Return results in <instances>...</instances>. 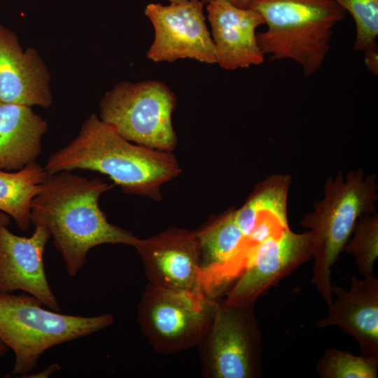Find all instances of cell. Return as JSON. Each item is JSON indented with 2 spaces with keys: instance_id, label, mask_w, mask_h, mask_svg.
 <instances>
[{
  "instance_id": "obj_1",
  "label": "cell",
  "mask_w": 378,
  "mask_h": 378,
  "mask_svg": "<svg viewBox=\"0 0 378 378\" xmlns=\"http://www.w3.org/2000/svg\"><path fill=\"white\" fill-rule=\"evenodd\" d=\"M113 186L71 171L48 174L31 204L30 220L46 228L61 253L68 274L75 276L93 247L103 244L134 246L138 238L110 223L99 206Z\"/></svg>"
},
{
  "instance_id": "obj_2",
  "label": "cell",
  "mask_w": 378,
  "mask_h": 378,
  "mask_svg": "<svg viewBox=\"0 0 378 378\" xmlns=\"http://www.w3.org/2000/svg\"><path fill=\"white\" fill-rule=\"evenodd\" d=\"M44 169L48 174L96 171L107 175L125 193L155 201L162 200L161 186L181 172L172 152L132 144L94 114L72 141L50 155Z\"/></svg>"
},
{
  "instance_id": "obj_3",
  "label": "cell",
  "mask_w": 378,
  "mask_h": 378,
  "mask_svg": "<svg viewBox=\"0 0 378 378\" xmlns=\"http://www.w3.org/2000/svg\"><path fill=\"white\" fill-rule=\"evenodd\" d=\"M374 174L364 177L361 168L328 178L324 197L314 204V211L305 215L301 225L314 237L312 284L329 306L334 300L331 268L351 237L357 220L376 213L378 199Z\"/></svg>"
},
{
  "instance_id": "obj_4",
  "label": "cell",
  "mask_w": 378,
  "mask_h": 378,
  "mask_svg": "<svg viewBox=\"0 0 378 378\" xmlns=\"http://www.w3.org/2000/svg\"><path fill=\"white\" fill-rule=\"evenodd\" d=\"M251 8L267 26L256 34L262 53L271 60L295 62L305 76L321 69L334 27L345 17L333 0H254Z\"/></svg>"
},
{
  "instance_id": "obj_5",
  "label": "cell",
  "mask_w": 378,
  "mask_h": 378,
  "mask_svg": "<svg viewBox=\"0 0 378 378\" xmlns=\"http://www.w3.org/2000/svg\"><path fill=\"white\" fill-rule=\"evenodd\" d=\"M35 297L23 293H0V340L15 354L12 375L27 374L36 368L50 348L99 331L113 323L110 314L80 316L42 307Z\"/></svg>"
},
{
  "instance_id": "obj_6",
  "label": "cell",
  "mask_w": 378,
  "mask_h": 378,
  "mask_svg": "<svg viewBox=\"0 0 378 378\" xmlns=\"http://www.w3.org/2000/svg\"><path fill=\"white\" fill-rule=\"evenodd\" d=\"M176 97L164 83L120 82L100 103V119L129 141L172 152L177 145L172 124Z\"/></svg>"
},
{
  "instance_id": "obj_7",
  "label": "cell",
  "mask_w": 378,
  "mask_h": 378,
  "mask_svg": "<svg viewBox=\"0 0 378 378\" xmlns=\"http://www.w3.org/2000/svg\"><path fill=\"white\" fill-rule=\"evenodd\" d=\"M219 304L203 293L149 283L138 306L137 320L155 351L174 354L201 343Z\"/></svg>"
},
{
  "instance_id": "obj_8",
  "label": "cell",
  "mask_w": 378,
  "mask_h": 378,
  "mask_svg": "<svg viewBox=\"0 0 378 378\" xmlns=\"http://www.w3.org/2000/svg\"><path fill=\"white\" fill-rule=\"evenodd\" d=\"M254 304H219L210 328L200 344L207 377L253 378L260 374L262 337Z\"/></svg>"
},
{
  "instance_id": "obj_9",
  "label": "cell",
  "mask_w": 378,
  "mask_h": 378,
  "mask_svg": "<svg viewBox=\"0 0 378 378\" xmlns=\"http://www.w3.org/2000/svg\"><path fill=\"white\" fill-rule=\"evenodd\" d=\"M203 8L204 2L200 0H186L167 6L148 4L144 13L154 29L148 58L156 62L189 58L216 64L215 46Z\"/></svg>"
},
{
  "instance_id": "obj_10",
  "label": "cell",
  "mask_w": 378,
  "mask_h": 378,
  "mask_svg": "<svg viewBox=\"0 0 378 378\" xmlns=\"http://www.w3.org/2000/svg\"><path fill=\"white\" fill-rule=\"evenodd\" d=\"M314 237L310 231L285 230L253 246L246 266L227 292L223 303L240 306L257 298L305 262L313 258Z\"/></svg>"
},
{
  "instance_id": "obj_11",
  "label": "cell",
  "mask_w": 378,
  "mask_h": 378,
  "mask_svg": "<svg viewBox=\"0 0 378 378\" xmlns=\"http://www.w3.org/2000/svg\"><path fill=\"white\" fill-rule=\"evenodd\" d=\"M229 209L194 231L200 249L201 288L216 300L244 270L253 247Z\"/></svg>"
},
{
  "instance_id": "obj_12",
  "label": "cell",
  "mask_w": 378,
  "mask_h": 378,
  "mask_svg": "<svg viewBox=\"0 0 378 378\" xmlns=\"http://www.w3.org/2000/svg\"><path fill=\"white\" fill-rule=\"evenodd\" d=\"M134 247L149 283L169 289L203 293L195 232L170 227L150 237L138 239Z\"/></svg>"
},
{
  "instance_id": "obj_13",
  "label": "cell",
  "mask_w": 378,
  "mask_h": 378,
  "mask_svg": "<svg viewBox=\"0 0 378 378\" xmlns=\"http://www.w3.org/2000/svg\"><path fill=\"white\" fill-rule=\"evenodd\" d=\"M34 227L32 235L25 237L0 226V293L22 290L58 312L60 307L48 282L43 263L50 234L42 226Z\"/></svg>"
},
{
  "instance_id": "obj_14",
  "label": "cell",
  "mask_w": 378,
  "mask_h": 378,
  "mask_svg": "<svg viewBox=\"0 0 378 378\" xmlns=\"http://www.w3.org/2000/svg\"><path fill=\"white\" fill-rule=\"evenodd\" d=\"M202 1L206 4L216 64L227 71L262 64L265 55L255 32L265 24L261 15L252 8H239L227 0Z\"/></svg>"
},
{
  "instance_id": "obj_15",
  "label": "cell",
  "mask_w": 378,
  "mask_h": 378,
  "mask_svg": "<svg viewBox=\"0 0 378 378\" xmlns=\"http://www.w3.org/2000/svg\"><path fill=\"white\" fill-rule=\"evenodd\" d=\"M332 292L337 298L316 326H337L356 339L361 356L378 358V279L352 275L349 290L332 286Z\"/></svg>"
},
{
  "instance_id": "obj_16",
  "label": "cell",
  "mask_w": 378,
  "mask_h": 378,
  "mask_svg": "<svg viewBox=\"0 0 378 378\" xmlns=\"http://www.w3.org/2000/svg\"><path fill=\"white\" fill-rule=\"evenodd\" d=\"M48 74L31 48L22 51L17 37L0 26V102L48 107Z\"/></svg>"
},
{
  "instance_id": "obj_17",
  "label": "cell",
  "mask_w": 378,
  "mask_h": 378,
  "mask_svg": "<svg viewBox=\"0 0 378 378\" xmlns=\"http://www.w3.org/2000/svg\"><path fill=\"white\" fill-rule=\"evenodd\" d=\"M47 128L30 106L0 103V170H20L35 162Z\"/></svg>"
},
{
  "instance_id": "obj_18",
  "label": "cell",
  "mask_w": 378,
  "mask_h": 378,
  "mask_svg": "<svg viewBox=\"0 0 378 378\" xmlns=\"http://www.w3.org/2000/svg\"><path fill=\"white\" fill-rule=\"evenodd\" d=\"M48 175L36 162L16 172L0 170V211L13 218L22 231L30 226L31 202Z\"/></svg>"
},
{
  "instance_id": "obj_19",
  "label": "cell",
  "mask_w": 378,
  "mask_h": 378,
  "mask_svg": "<svg viewBox=\"0 0 378 378\" xmlns=\"http://www.w3.org/2000/svg\"><path fill=\"white\" fill-rule=\"evenodd\" d=\"M290 177L272 174L255 186L244 205L234 210V218L246 237L252 231L260 214L272 213L287 220V197Z\"/></svg>"
},
{
  "instance_id": "obj_20",
  "label": "cell",
  "mask_w": 378,
  "mask_h": 378,
  "mask_svg": "<svg viewBox=\"0 0 378 378\" xmlns=\"http://www.w3.org/2000/svg\"><path fill=\"white\" fill-rule=\"evenodd\" d=\"M316 371L322 378H376L378 358L328 348L318 361Z\"/></svg>"
},
{
  "instance_id": "obj_21",
  "label": "cell",
  "mask_w": 378,
  "mask_h": 378,
  "mask_svg": "<svg viewBox=\"0 0 378 378\" xmlns=\"http://www.w3.org/2000/svg\"><path fill=\"white\" fill-rule=\"evenodd\" d=\"M343 251L352 254L363 276L374 275L373 269L378 256V215L360 216L355 223Z\"/></svg>"
},
{
  "instance_id": "obj_22",
  "label": "cell",
  "mask_w": 378,
  "mask_h": 378,
  "mask_svg": "<svg viewBox=\"0 0 378 378\" xmlns=\"http://www.w3.org/2000/svg\"><path fill=\"white\" fill-rule=\"evenodd\" d=\"M348 11L356 25L354 49L365 51L377 47L378 0H333Z\"/></svg>"
},
{
  "instance_id": "obj_23",
  "label": "cell",
  "mask_w": 378,
  "mask_h": 378,
  "mask_svg": "<svg viewBox=\"0 0 378 378\" xmlns=\"http://www.w3.org/2000/svg\"><path fill=\"white\" fill-rule=\"evenodd\" d=\"M364 52V63L368 70L373 75H378L377 47L368 49Z\"/></svg>"
},
{
  "instance_id": "obj_24",
  "label": "cell",
  "mask_w": 378,
  "mask_h": 378,
  "mask_svg": "<svg viewBox=\"0 0 378 378\" xmlns=\"http://www.w3.org/2000/svg\"><path fill=\"white\" fill-rule=\"evenodd\" d=\"M60 367L57 363L50 365L48 368H45L42 371L31 374L26 377H36V378H45L49 377L51 374L59 370Z\"/></svg>"
},
{
  "instance_id": "obj_25",
  "label": "cell",
  "mask_w": 378,
  "mask_h": 378,
  "mask_svg": "<svg viewBox=\"0 0 378 378\" xmlns=\"http://www.w3.org/2000/svg\"><path fill=\"white\" fill-rule=\"evenodd\" d=\"M234 6L241 8H249L254 0H227Z\"/></svg>"
},
{
  "instance_id": "obj_26",
  "label": "cell",
  "mask_w": 378,
  "mask_h": 378,
  "mask_svg": "<svg viewBox=\"0 0 378 378\" xmlns=\"http://www.w3.org/2000/svg\"><path fill=\"white\" fill-rule=\"evenodd\" d=\"M10 222V216L0 211V226H8Z\"/></svg>"
},
{
  "instance_id": "obj_27",
  "label": "cell",
  "mask_w": 378,
  "mask_h": 378,
  "mask_svg": "<svg viewBox=\"0 0 378 378\" xmlns=\"http://www.w3.org/2000/svg\"><path fill=\"white\" fill-rule=\"evenodd\" d=\"M8 351V346L0 340V356H4Z\"/></svg>"
},
{
  "instance_id": "obj_28",
  "label": "cell",
  "mask_w": 378,
  "mask_h": 378,
  "mask_svg": "<svg viewBox=\"0 0 378 378\" xmlns=\"http://www.w3.org/2000/svg\"><path fill=\"white\" fill-rule=\"evenodd\" d=\"M166 1H168L169 3H173V2H181L186 0H166Z\"/></svg>"
},
{
  "instance_id": "obj_29",
  "label": "cell",
  "mask_w": 378,
  "mask_h": 378,
  "mask_svg": "<svg viewBox=\"0 0 378 378\" xmlns=\"http://www.w3.org/2000/svg\"><path fill=\"white\" fill-rule=\"evenodd\" d=\"M1 103V102H0Z\"/></svg>"
}]
</instances>
